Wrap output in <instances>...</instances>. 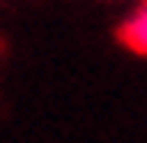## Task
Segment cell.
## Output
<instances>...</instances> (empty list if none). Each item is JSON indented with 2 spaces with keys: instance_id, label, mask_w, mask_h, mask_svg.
I'll use <instances>...</instances> for the list:
<instances>
[{
  "instance_id": "6da1fadb",
  "label": "cell",
  "mask_w": 147,
  "mask_h": 143,
  "mask_svg": "<svg viewBox=\"0 0 147 143\" xmlns=\"http://www.w3.org/2000/svg\"><path fill=\"white\" fill-rule=\"evenodd\" d=\"M121 41H125L131 51L147 54V3H141L121 26Z\"/></svg>"
}]
</instances>
